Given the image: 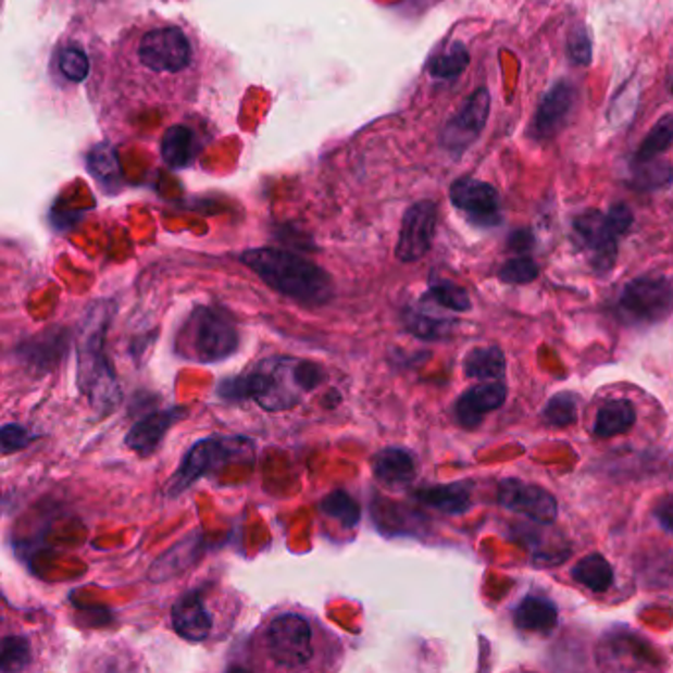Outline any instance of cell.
Segmentation results:
<instances>
[{"label":"cell","mask_w":673,"mask_h":673,"mask_svg":"<svg viewBox=\"0 0 673 673\" xmlns=\"http://www.w3.org/2000/svg\"><path fill=\"white\" fill-rule=\"evenodd\" d=\"M673 145V115H665L660 119L652 130L641 140L640 149L636 152L634 162L652 161L663 154L665 150L672 149Z\"/></svg>","instance_id":"obj_31"},{"label":"cell","mask_w":673,"mask_h":673,"mask_svg":"<svg viewBox=\"0 0 673 673\" xmlns=\"http://www.w3.org/2000/svg\"><path fill=\"white\" fill-rule=\"evenodd\" d=\"M469 62H471V55L466 52V48L462 43L454 42L449 50H445L431 62V74L435 77H443V79L457 77L466 70Z\"/></svg>","instance_id":"obj_34"},{"label":"cell","mask_w":673,"mask_h":673,"mask_svg":"<svg viewBox=\"0 0 673 673\" xmlns=\"http://www.w3.org/2000/svg\"><path fill=\"white\" fill-rule=\"evenodd\" d=\"M673 312L672 278L644 275L632 278L620 292L619 314L634 326H652Z\"/></svg>","instance_id":"obj_8"},{"label":"cell","mask_w":673,"mask_h":673,"mask_svg":"<svg viewBox=\"0 0 673 673\" xmlns=\"http://www.w3.org/2000/svg\"><path fill=\"white\" fill-rule=\"evenodd\" d=\"M513 622L520 631L551 632L559 622V610L547 597L527 595L513 610Z\"/></svg>","instance_id":"obj_24"},{"label":"cell","mask_w":673,"mask_h":673,"mask_svg":"<svg viewBox=\"0 0 673 673\" xmlns=\"http://www.w3.org/2000/svg\"><path fill=\"white\" fill-rule=\"evenodd\" d=\"M571 575L577 581L578 585H583L597 595L607 593L614 583V569L610 565L609 559L600 556V553L583 557L577 565L573 566Z\"/></svg>","instance_id":"obj_27"},{"label":"cell","mask_w":673,"mask_h":673,"mask_svg":"<svg viewBox=\"0 0 673 673\" xmlns=\"http://www.w3.org/2000/svg\"><path fill=\"white\" fill-rule=\"evenodd\" d=\"M113 312L115 302L97 300L89 304L77 331V387L99 415H108L121 403L117 374L105 353Z\"/></svg>","instance_id":"obj_3"},{"label":"cell","mask_w":673,"mask_h":673,"mask_svg":"<svg viewBox=\"0 0 673 673\" xmlns=\"http://www.w3.org/2000/svg\"><path fill=\"white\" fill-rule=\"evenodd\" d=\"M176 2H188V0H176Z\"/></svg>","instance_id":"obj_41"},{"label":"cell","mask_w":673,"mask_h":673,"mask_svg":"<svg viewBox=\"0 0 673 673\" xmlns=\"http://www.w3.org/2000/svg\"><path fill=\"white\" fill-rule=\"evenodd\" d=\"M200 551H202V535L186 537L184 541L172 546L164 556L154 561V565L150 566L149 571L150 581L164 583L174 575H180L198 559Z\"/></svg>","instance_id":"obj_22"},{"label":"cell","mask_w":673,"mask_h":673,"mask_svg":"<svg viewBox=\"0 0 673 673\" xmlns=\"http://www.w3.org/2000/svg\"><path fill=\"white\" fill-rule=\"evenodd\" d=\"M506 399H508V387L502 379L476 385L459 397L454 406V417L462 427H478L482 419L491 411L500 409L506 403Z\"/></svg>","instance_id":"obj_17"},{"label":"cell","mask_w":673,"mask_h":673,"mask_svg":"<svg viewBox=\"0 0 673 673\" xmlns=\"http://www.w3.org/2000/svg\"><path fill=\"white\" fill-rule=\"evenodd\" d=\"M375 481L385 488H403L417 478L415 457L401 447H387L372 460Z\"/></svg>","instance_id":"obj_20"},{"label":"cell","mask_w":673,"mask_h":673,"mask_svg":"<svg viewBox=\"0 0 673 673\" xmlns=\"http://www.w3.org/2000/svg\"><path fill=\"white\" fill-rule=\"evenodd\" d=\"M321 512L324 515H328L332 520L340 522L344 527H353L360 522L362 518V510H360V503L353 500L352 496L348 491L334 490L322 500Z\"/></svg>","instance_id":"obj_30"},{"label":"cell","mask_w":673,"mask_h":673,"mask_svg":"<svg viewBox=\"0 0 673 673\" xmlns=\"http://www.w3.org/2000/svg\"><path fill=\"white\" fill-rule=\"evenodd\" d=\"M656 520L660 522L663 529H668L670 534H673V498H668L663 502L658 503L656 508Z\"/></svg>","instance_id":"obj_39"},{"label":"cell","mask_w":673,"mask_h":673,"mask_svg":"<svg viewBox=\"0 0 673 673\" xmlns=\"http://www.w3.org/2000/svg\"><path fill=\"white\" fill-rule=\"evenodd\" d=\"M423 299L435 304L437 309L452 310V312H469L472 309L471 297L466 289L450 281H437L428 287Z\"/></svg>","instance_id":"obj_28"},{"label":"cell","mask_w":673,"mask_h":673,"mask_svg":"<svg viewBox=\"0 0 673 673\" xmlns=\"http://www.w3.org/2000/svg\"><path fill=\"white\" fill-rule=\"evenodd\" d=\"M435 309L437 307L425 299L419 300V304H415V307H409L403 312L407 332H411L421 340L449 338L450 332L454 328V321L438 316V314H435Z\"/></svg>","instance_id":"obj_23"},{"label":"cell","mask_w":673,"mask_h":673,"mask_svg":"<svg viewBox=\"0 0 673 673\" xmlns=\"http://www.w3.org/2000/svg\"><path fill=\"white\" fill-rule=\"evenodd\" d=\"M636 425V407L628 399H612L600 407L593 433L600 438L626 435Z\"/></svg>","instance_id":"obj_25"},{"label":"cell","mask_w":673,"mask_h":673,"mask_svg":"<svg viewBox=\"0 0 673 673\" xmlns=\"http://www.w3.org/2000/svg\"><path fill=\"white\" fill-rule=\"evenodd\" d=\"M48 11L58 12L72 24L89 30L111 26L135 11L140 0H42Z\"/></svg>","instance_id":"obj_12"},{"label":"cell","mask_w":673,"mask_h":673,"mask_svg":"<svg viewBox=\"0 0 673 673\" xmlns=\"http://www.w3.org/2000/svg\"><path fill=\"white\" fill-rule=\"evenodd\" d=\"M539 275V267L535 263L534 259L529 257H515L506 261L500 271H498V277L508 285H525V283H532Z\"/></svg>","instance_id":"obj_35"},{"label":"cell","mask_w":673,"mask_h":673,"mask_svg":"<svg viewBox=\"0 0 673 673\" xmlns=\"http://www.w3.org/2000/svg\"><path fill=\"white\" fill-rule=\"evenodd\" d=\"M450 200L472 224L482 227L500 224V196L491 184L460 178L450 186Z\"/></svg>","instance_id":"obj_13"},{"label":"cell","mask_w":673,"mask_h":673,"mask_svg":"<svg viewBox=\"0 0 673 673\" xmlns=\"http://www.w3.org/2000/svg\"><path fill=\"white\" fill-rule=\"evenodd\" d=\"M89 33V28L72 24L60 42L55 43L48 72L60 89L84 86L86 82L91 87L103 50L96 52V40H87Z\"/></svg>","instance_id":"obj_7"},{"label":"cell","mask_w":673,"mask_h":673,"mask_svg":"<svg viewBox=\"0 0 673 673\" xmlns=\"http://www.w3.org/2000/svg\"><path fill=\"white\" fill-rule=\"evenodd\" d=\"M578 244L585 249L595 273L607 275L616 263L620 234L610 224L609 215L590 210L573 222Z\"/></svg>","instance_id":"obj_10"},{"label":"cell","mask_w":673,"mask_h":673,"mask_svg":"<svg viewBox=\"0 0 673 673\" xmlns=\"http://www.w3.org/2000/svg\"><path fill=\"white\" fill-rule=\"evenodd\" d=\"M186 415L184 407H172L164 411H154L139 423H135L125 437L128 449L135 450L140 457H149L159 449L166 433Z\"/></svg>","instance_id":"obj_18"},{"label":"cell","mask_w":673,"mask_h":673,"mask_svg":"<svg viewBox=\"0 0 673 673\" xmlns=\"http://www.w3.org/2000/svg\"><path fill=\"white\" fill-rule=\"evenodd\" d=\"M575 103V89L566 82H559L547 91L532 123L535 139L546 140L556 137L563 128Z\"/></svg>","instance_id":"obj_16"},{"label":"cell","mask_w":673,"mask_h":673,"mask_svg":"<svg viewBox=\"0 0 673 673\" xmlns=\"http://www.w3.org/2000/svg\"><path fill=\"white\" fill-rule=\"evenodd\" d=\"M172 626L176 634L188 641H203L214 626V616L205 607L198 590L184 593L172 607Z\"/></svg>","instance_id":"obj_19"},{"label":"cell","mask_w":673,"mask_h":673,"mask_svg":"<svg viewBox=\"0 0 673 673\" xmlns=\"http://www.w3.org/2000/svg\"><path fill=\"white\" fill-rule=\"evenodd\" d=\"M435 225H437L435 203L419 202L409 208L397 241V259H401L403 263H413L427 256L435 236Z\"/></svg>","instance_id":"obj_14"},{"label":"cell","mask_w":673,"mask_h":673,"mask_svg":"<svg viewBox=\"0 0 673 673\" xmlns=\"http://www.w3.org/2000/svg\"><path fill=\"white\" fill-rule=\"evenodd\" d=\"M415 500L447 515H462L472 508V486L469 482H452L413 491Z\"/></svg>","instance_id":"obj_21"},{"label":"cell","mask_w":673,"mask_h":673,"mask_svg":"<svg viewBox=\"0 0 673 673\" xmlns=\"http://www.w3.org/2000/svg\"><path fill=\"white\" fill-rule=\"evenodd\" d=\"M36 438L38 437L34 433L22 427L18 423H7L4 427L0 428V447H2L4 454L26 449Z\"/></svg>","instance_id":"obj_37"},{"label":"cell","mask_w":673,"mask_h":673,"mask_svg":"<svg viewBox=\"0 0 673 673\" xmlns=\"http://www.w3.org/2000/svg\"><path fill=\"white\" fill-rule=\"evenodd\" d=\"M253 443L246 437H208L198 440L184 454L178 471L166 484V496L176 498L194 486V482L224 469L225 464L251 457Z\"/></svg>","instance_id":"obj_6"},{"label":"cell","mask_w":673,"mask_h":673,"mask_svg":"<svg viewBox=\"0 0 673 673\" xmlns=\"http://www.w3.org/2000/svg\"><path fill=\"white\" fill-rule=\"evenodd\" d=\"M324 372L316 364L292 356L265 358L244 374L220 384V396L229 401H256L271 413L299 406L302 397L316 389Z\"/></svg>","instance_id":"obj_2"},{"label":"cell","mask_w":673,"mask_h":673,"mask_svg":"<svg viewBox=\"0 0 673 673\" xmlns=\"http://www.w3.org/2000/svg\"><path fill=\"white\" fill-rule=\"evenodd\" d=\"M241 263L263 278L271 289L302 307H322L334 297L331 275L289 251L275 247L251 249L241 256Z\"/></svg>","instance_id":"obj_4"},{"label":"cell","mask_w":673,"mask_h":673,"mask_svg":"<svg viewBox=\"0 0 673 673\" xmlns=\"http://www.w3.org/2000/svg\"><path fill=\"white\" fill-rule=\"evenodd\" d=\"M239 332L234 316L220 307H198L176 336V353L198 364H215L234 356Z\"/></svg>","instance_id":"obj_5"},{"label":"cell","mask_w":673,"mask_h":673,"mask_svg":"<svg viewBox=\"0 0 673 673\" xmlns=\"http://www.w3.org/2000/svg\"><path fill=\"white\" fill-rule=\"evenodd\" d=\"M532 246H534V236H532L529 229H520V232H515V234L510 236V247H512L513 251H518V253L529 251Z\"/></svg>","instance_id":"obj_40"},{"label":"cell","mask_w":673,"mask_h":673,"mask_svg":"<svg viewBox=\"0 0 673 673\" xmlns=\"http://www.w3.org/2000/svg\"><path fill=\"white\" fill-rule=\"evenodd\" d=\"M208 54L188 22L149 12L127 24L103 50L89 87L99 123L109 137L149 113L180 117L202 97Z\"/></svg>","instance_id":"obj_1"},{"label":"cell","mask_w":673,"mask_h":673,"mask_svg":"<svg viewBox=\"0 0 673 673\" xmlns=\"http://www.w3.org/2000/svg\"><path fill=\"white\" fill-rule=\"evenodd\" d=\"M634 180L641 190H660L673 183V166L670 162L652 159V161L634 162Z\"/></svg>","instance_id":"obj_32"},{"label":"cell","mask_w":673,"mask_h":673,"mask_svg":"<svg viewBox=\"0 0 673 673\" xmlns=\"http://www.w3.org/2000/svg\"><path fill=\"white\" fill-rule=\"evenodd\" d=\"M488 113H490V94L488 89L482 87L469 97V101L462 105L457 117L450 119L443 135L445 147L457 152L469 149L472 142L481 137L482 128L488 121Z\"/></svg>","instance_id":"obj_15"},{"label":"cell","mask_w":673,"mask_h":673,"mask_svg":"<svg viewBox=\"0 0 673 673\" xmlns=\"http://www.w3.org/2000/svg\"><path fill=\"white\" fill-rule=\"evenodd\" d=\"M33 660V650L26 638L21 636H7L2 640L0 652V672H21Z\"/></svg>","instance_id":"obj_33"},{"label":"cell","mask_w":673,"mask_h":673,"mask_svg":"<svg viewBox=\"0 0 673 673\" xmlns=\"http://www.w3.org/2000/svg\"><path fill=\"white\" fill-rule=\"evenodd\" d=\"M607 215H609L610 224L619 232L620 236H624L634 222V215H632L631 208L626 203H614Z\"/></svg>","instance_id":"obj_38"},{"label":"cell","mask_w":673,"mask_h":673,"mask_svg":"<svg viewBox=\"0 0 673 673\" xmlns=\"http://www.w3.org/2000/svg\"><path fill=\"white\" fill-rule=\"evenodd\" d=\"M269 658L278 668L299 670L312 660V628L300 614H281L269 624Z\"/></svg>","instance_id":"obj_9"},{"label":"cell","mask_w":673,"mask_h":673,"mask_svg":"<svg viewBox=\"0 0 673 673\" xmlns=\"http://www.w3.org/2000/svg\"><path fill=\"white\" fill-rule=\"evenodd\" d=\"M498 503L541 525L553 524L559 513V503L551 491L518 478H506L498 484Z\"/></svg>","instance_id":"obj_11"},{"label":"cell","mask_w":673,"mask_h":673,"mask_svg":"<svg viewBox=\"0 0 673 673\" xmlns=\"http://www.w3.org/2000/svg\"><path fill=\"white\" fill-rule=\"evenodd\" d=\"M566 48H569V58H571L575 64H590V60H593V42H590L588 30L583 24H578V26H575V28L571 30Z\"/></svg>","instance_id":"obj_36"},{"label":"cell","mask_w":673,"mask_h":673,"mask_svg":"<svg viewBox=\"0 0 673 673\" xmlns=\"http://www.w3.org/2000/svg\"><path fill=\"white\" fill-rule=\"evenodd\" d=\"M464 374L482 382H500L506 374V356L500 346H481L466 353Z\"/></svg>","instance_id":"obj_26"},{"label":"cell","mask_w":673,"mask_h":673,"mask_svg":"<svg viewBox=\"0 0 673 673\" xmlns=\"http://www.w3.org/2000/svg\"><path fill=\"white\" fill-rule=\"evenodd\" d=\"M578 403H581V399H578L577 394L561 391L547 401L541 417L549 427H571V425L577 423L578 407H581Z\"/></svg>","instance_id":"obj_29"}]
</instances>
